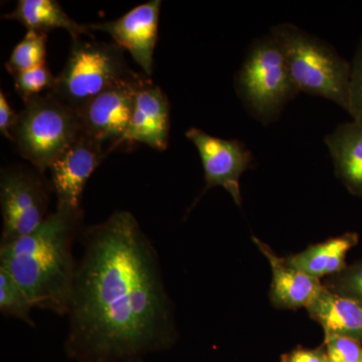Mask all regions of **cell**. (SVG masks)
<instances>
[{
    "label": "cell",
    "instance_id": "obj_7",
    "mask_svg": "<svg viewBox=\"0 0 362 362\" xmlns=\"http://www.w3.org/2000/svg\"><path fill=\"white\" fill-rule=\"evenodd\" d=\"M2 214L1 244L35 232L49 216V195L37 173L21 168H6L0 175Z\"/></svg>",
    "mask_w": 362,
    "mask_h": 362
},
{
    "label": "cell",
    "instance_id": "obj_11",
    "mask_svg": "<svg viewBox=\"0 0 362 362\" xmlns=\"http://www.w3.org/2000/svg\"><path fill=\"white\" fill-rule=\"evenodd\" d=\"M160 8V0H152L134 7L117 20L87 25L90 30L111 35L114 42L129 52L136 64L149 77L153 71Z\"/></svg>",
    "mask_w": 362,
    "mask_h": 362
},
{
    "label": "cell",
    "instance_id": "obj_16",
    "mask_svg": "<svg viewBox=\"0 0 362 362\" xmlns=\"http://www.w3.org/2000/svg\"><path fill=\"white\" fill-rule=\"evenodd\" d=\"M325 143L334 164L335 175L350 194L362 197V128L356 122L340 124Z\"/></svg>",
    "mask_w": 362,
    "mask_h": 362
},
{
    "label": "cell",
    "instance_id": "obj_3",
    "mask_svg": "<svg viewBox=\"0 0 362 362\" xmlns=\"http://www.w3.org/2000/svg\"><path fill=\"white\" fill-rule=\"evenodd\" d=\"M299 92L325 98L347 111L351 66L334 47L292 23L271 28Z\"/></svg>",
    "mask_w": 362,
    "mask_h": 362
},
{
    "label": "cell",
    "instance_id": "obj_12",
    "mask_svg": "<svg viewBox=\"0 0 362 362\" xmlns=\"http://www.w3.org/2000/svg\"><path fill=\"white\" fill-rule=\"evenodd\" d=\"M169 129L168 98L159 86L147 81L136 93L129 124L120 146L127 143H143L151 148L164 151L168 146Z\"/></svg>",
    "mask_w": 362,
    "mask_h": 362
},
{
    "label": "cell",
    "instance_id": "obj_18",
    "mask_svg": "<svg viewBox=\"0 0 362 362\" xmlns=\"http://www.w3.org/2000/svg\"><path fill=\"white\" fill-rule=\"evenodd\" d=\"M47 33L28 30L23 39L14 47L6 63L11 76L45 65Z\"/></svg>",
    "mask_w": 362,
    "mask_h": 362
},
{
    "label": "cell",
    "instance_id": "obj_19",
    "mask_svg": "<svg viewBox=\"0 0 362 362\" xmlns=\"http://www.w3.org/2000/svg\"><path fill=\"white\" fill-rule=\"evenodd\" d=\"M35 308L26 293L8 273L0 269V312L35 327L32 310Z\"/></svg>",
    "mask_w": 362,
    "mask_h": 362
},
{
    "label": "cell",
    "instance_id": "obj_8",
    "mask_svg": "<svg viewBox=\"0 0 362 362\" xmlns=\"http://www.w3.org/2000/svg\"><path fill=\"white\" fill-rule=\"evenodd\" d=\"M147 81L137 74L105 90L78 109L83 133L101 142L110 152L118 148L129 124L136 93Z\"/></svg>",
    "mask_w": 362,
    "mask_h": 362
},
{
    "label": "cell",
    "instance_id": "obj_25",
    "mask_svg": "<svg viewBox=\"0 0 362 362\" xmlns=\"http://www.w3.org/2000/svg\"><path fill=\"white\" fill-rule=\"evenodd\" d=\"M18 115L20 114L16 113L11 108L6 94L1 90L0 92V132L7 139L11 140V132L16 124L18 123Z\"/></svg>",
    "mask_w": 362,
    "mask_h": 362
},
{
    "label": "cell",
    "instance_id": "obj_13",
    "mask_svg": "<svg viewBox=\"0 0 362 362\" xmlns=\"http://www.w3.org/2000/svg\"><path fill=\"white\" fill-rule=\"evenodd\" d=\"M252 240L270 264L272 282L269 295L272 305L288 310L306 309L322 290L321 280L288 265L285 259L279 257L263 240L257 237H252Z\"/></svg>",
    "mask_w": 362,
    "mask_h": 362
},
{
    "label": "cell",
    "instance_id": "obj_9",
    "mask_svg": "<svg viewBox=\"0 0 362 362\" xmlns=\"http://www.w3.org/2000/svg\"><path fill=\"white\" fill-rule=\"evenodd\" d=\"M185 135L201 156L206 180L202 194L211 187H221L238 206H242L240 180L252 166V152L240 140L221 139L199 128H190Z\"/></svg>",
    "mask_w": 362,
    "mask_h": 362
},
{
    "label": "cell",
    "instance_id": "obj_4",
    "mask_svg": "<svg viewBox=\"0 0 362 362\" xmlns=\"http://www.w3.org/2000/svg\"><path fill=\"white\" fill-rule=\"evenodd\" d=\"M82 133L78 112L47 92L25 101L11 141L23 158L44 173Z\"/></svg>",
    "mask_w": 362,
    "mask_h": 362
},
{
    "label": "cell",
    "instance_id": "obj_2",
    "mask_svg": "<svg viewBox=\"0 0 362 362\" xmlns=\"http://www.w3.org/2000/svg\"><path fill=\"white\" fill-rule=\"evenodd\" d=\"M83 216L82 209L57 206L35 232L0 245V269L18 283L35 308L68 314L78 267L73 247Z\"/></svg>",
    "mask_w": 362,
    "mask_h": 362
},
{
    "label": "cell",
    "instance_id": "obj_20",
    "mask_svg": "<svg viewBox=\"0 0 362 362\" xmlns=\"http://www.w3.org/2000/svg\"><path fill=\"white\" fill-rule=\"evenodd\" d=\"M16 92L23 102L30 98L42 95L45 90H52L56 84V77L52 75L47 65L32 70L21 71L13 76Z\"/></svg>",
    "mask_w": 362,
    "mask_h": 362
},
{
    "label": "cell",
    "instance_id": "obj_10",
    "mask_svg": "<svg viewBox=\"0 0 362 362\" xmlns=\"http://www.w3.org/2000/svg\"><path fill=\"white\" fill-rule=\"evenodd\" d=\"M109 153L104 144L82 133L49 169L57 206L81 209L87 181Z\"/></svg>",
    "mask_w": 362,
    "mask_h": 362
},
{
    "label": "cell",
    "instance_id": "obj_5",
    "mask_svg": "<svg viewBox=\"0 0 362 362\" xmlns=\"http://www.w3.org/2000/svg\"><path fill=\"white\" fill-rule=\"evenodd\" d=\"M238 96L259 122L277 120L288 102L299 94L282 49L272 35L255 40L235 77Z\"/></svg>",
    "mask_w": 362,
    "mask_h": 362
},
{
    "label": "cell",
    "instance_id": "obj_15",
    "mask_svg": "<svg viewBox=\"0 0 362 362\" xmlns=\"http://www.w3.org/2000/svg\"><path fill=\"white\" fill-rule=\"evenodd\" d=\"M357 233L349 232L331 238L318 244L311 245L304 251L285 257L288 265L303 272L311 277H332L346 268V256L358 244Z\"/></svg>",
    "mask_w": 362,
    "mask_h": 362
},
{
    "label": "cell",
    "instance_id": "obj_6",
    "mask_svg": "<svg viewBox=\"0 0 362 362\" xmlns=\"http://www.w3.org/2000/svg\"><path fill=\"white\" fill-rule=\"evenodd\" d=\"M136 75L115 42L74 40L68 61L49 92L78 111L105 90Z\"/></svg>",
    "mask_w": 362,
    "mask_h": 362
},
{
    "label": "cell",
    "instance_id": "obj_21",
    "mask_svg": "<svg viewBox=\"0 0 362 362\" xmlns=\"http://www.w3.org/2000/svg\"><path fill=\"white\" fill-rule=\"evenodd\" d=\"M323 285L331 292L349 297L362 306V259L328 278Z\"/></svg>",
    "mask_w": 362,
    "mask_h": 362
},
{
    "label": "cell",
    "instance_id": "obj_24",
    "mask_svg": "<svg viewBox=\"0 0 362 362\" xmlns=\"http://www.w3.org/2000/svg\"><path fill=\"white\" fill-rule=\"evenodd\" d=\"M283 362H331L324 346L315 349L299 347L286 354L282 357Z\"/></svg>",
    "mask_w": 362,
    "mask_h": 362
},
{
    "label": "cell",
    "instance_id": "obj_23",
    "mask_svg": "<svg viewBox=\"0 0 362 362\" xmlns=\"http://www.w3.org/2000/svg\"><path fill=\"white\" fill-rule=\"evenodd\" d=\"M323 346L331 362H362V343L351 338L325 335Z\"/></svg>",
    "mask_w": 362,
    "mask_h": 362
},
{
    "label": "cell",
    "instance_id": "obj_17",
    "mask_svg": "<svg viewBox=\"0 0 362 362\" xmlns=\"http://www.w3.org/2000/svg\"><path fill=\"white\" fill-rule=\"evenodd\" d=\"M4 18L18 21L28 30L47 35L51 30H65L73 40L90 35L88 25H80L71 18L56 0H20L16 8Z\"/></svg>",
    "mask_w": 362,
    "mask_h": 362
},
{
    "label": "cell",
    "instance_id": "obj_22",
    "mask_svg": "<svg viewBox=\"0 0 362 362\" xmlns=\"http://www.w3.org/2000/svg\"><path fill=\"white\" fill-rule=\"evenodd\" d=\"M349 107L352 121L362 128V39L357 47L354 61L350 64Z\"/></svg>",
    "mask_w": 362,
    "mask_h": 362
},
{
    "label": "cell",
    "instance_id": "obj_1",
    "mask_svg": "<svg viewBox=\"0 0 362 362\" xmlns=\"http://www.w3.org/2000/svg\"><path fill=\"white\" fill-rule=\"evenodd\" d=\"M69 307L66 356L77 362H144L173 346L175 312L158 252L134 214L86 228Z\"/></svg>",
    "mask_w": 362,
    "mask_h": 362
},
{
    "label": "cell",
    "instance_id": "obj_14",
    "mask_svg": "<svg viewBox=\"0 0 362 362\" xmlns=\"http://www.w3.org/2000/svg\"><path fill=\"white\" fill-rule=\"evenodd\" d=\"M325 335L349 337L362 343V306L349 297L331 292L323 285L306 308Z\"/></svg>",
    "mask_w": 362,
    "mask_h": 362
}]
</instances>
